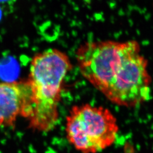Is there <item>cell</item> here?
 I'll list each match as a JSON object with an SVG mask.
<instances>
[{
  "instance_id": "cell-2",
  "label": "cell",
  "mask_w": 153,
  "mask_h": 153,
  "mask_svg": "<svg viewBox=\"0 0 153 153\" xmlns=\"http://www.w3.org/2000/svg\"><path fill=\"white\" fill-rule=\"evenodd\" d=\"M71 69L69 56L59 49H47L33 57L27 79L30 102L24 117L30 128L45 132L56 125L63 82Z\"/></svg>"
},
{
  "instance_id": "cell-3",
  "label": "cell",
  "mask_w": 153,
  "mask_h": 153,
  "mask_svg": "<svg viewBox=\"0 0 153 153\" xmlns=\"http://www.w3.org/2000/svg\"><path fill=\"white\" fill-rule=\"evenodd\" d=\"M67 140L82 153H97L110 147L119 131L116 118L109 109L84 104L71 108L66 117Z\"/></svg>"
},
{
  "instance_id": "cell-4",
  "label": "cell",
  "mask_w": 153,
  "mask_h": 153,
  "mask_svg": "<svg viewBox=\"0 0 153 153\" xmlns=\"http://www.w3.org/2000/svg\"><path fill=\"white\" fill-rule=\"evenodd\" d=\"M31 90L27 81L0 82V126L14 128L17 118L29 107Z\"/></svg>"
},
{
  "instance_id": "cell-1",
  "label": "cell",
  "mask_w": 153,
  "mask_h": 153,
  "mask_svg": "<svg viewBox=\"0 0 153 153\" xmlns=\"http://www.w3.org/2000/svg\"><path fill=\"white\" fill-rule=\"evenodd\" d=\"M76 59L82 76L113 103L133 107L150 98L148 61L137 41L86 42Z\"/></svg>"
}]
</instances>
